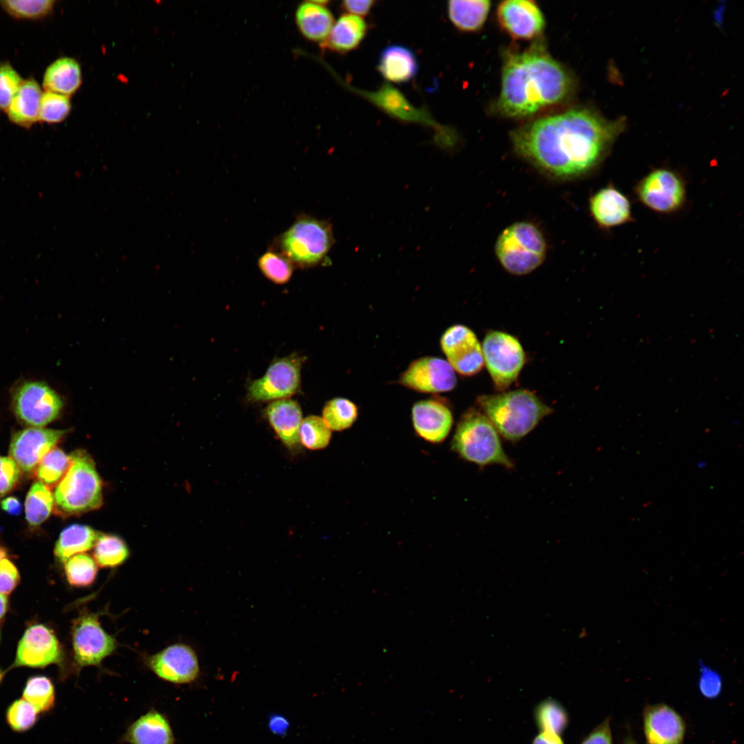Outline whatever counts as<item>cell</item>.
<instances>
[{
	"mask_svg": "<svg viewBox=\"0 0 744 744\" xmlns=\"http://www.w3.org/2000/svg\"><path fill=\"white\" fill-rule=\"evenodd\" d=\"M587 109H572L530 122L513 131L515 152L547 175L572 179L593 172L619 132Z\"/></svg>",
	"mask_w": 744,
	"mask_h": 744,
	"instance_id": "obj_1",
	"label": "cell"
},
{
	"mask_svg": "<svg viewBox=\"0 0 744 744\" xmlns=\"http://www.w3.org/2000/svg\"><path fill=\"white\" fill-rule=\"evenodd\" d=\"M572 80L564 67L541 47L507 56L496 109L502 116L525 117L566 99Z\"/></svg>",
	"mask_w": 744,
	"mask_h": 744,
	"instance_id": "obj_2",
	"label": "cell"
},
{
	"mask_svg": "<svg viewBox=\"0 0 744 744\" xmlns=\"http://www.w3.org/2000/svg\"><path fill=\"white\" fill-rule=\"evenodd\" d=\"M477 404L499 434L510 442L525 437L552 411L535 393L525 389L480 395Z\"/></svg>",
	"mask_w": 744,
	"mask_h": 744,
	"instance_id": "obj_3",
	"label": "cell"
},
{
	"mask_svg": "<svg viewBox=\"0 0 744 744\" xmlns=\"http://www.w3.org/2000/svg\"><path fill=\"white\" fill-rule=\"evenodd\" d=\"M498 431L486 416L477 409H470L460 418L451 446L461 457L479 466L499 464L513 466L506 454Z\"/></svg>",
	"mask_w": 744,
	"mask_h": 744,
	"instance_id": "obj_4",
	"label": "cell"
},
{
	"mask_svg": "<svg viewBox=\"0 0 744 744\" xmlns=\"http://www.w3.org/2000/svg\"><path fill=\"white\" fill-rule=\"evenodd\" d=\"M334 242L331 225L327 221L301 215L273 243L271 249L288 258L294 266L319 265Z\"/></svg>",
	"mask_w": 744,
	"mask_h": 744,
	"instance_id": "obj_5",
	"label": "cell"
},
{
	"mask_svg": "<svg viewBox=\"0 0 744 744\" xmlns=\"http://www.w3.org/2000/svg\"><path fill=\"white\" fill-rule=\"evenodd\" d=\"M70 457V467L54 491L57 507L69 515L100 508L103 504L102 482L92 458L83 450L73 452Z\"/></svg>",
	"mask_w": 744,
	"mask_h": 744,
	"instance_id": "obj_6",
	"label": "cell"
},
{
	"mask_svg": "<svg viewBox=\"0 0 744 744\" xmlns=\"http://www.w3.org/2000/svg\"><path fill=\"white\" fill-rule=\"evenodd\" d=\"M495 254L502 267L515 276L528 274L544 261L547 252L545 238L533 223L515 222L498 236Z\"/></svg>",
	"mask_w": 744,
	"mask_h": 744,
	"instance_id": "obj_7",
	"label": "cell"
},
{
	"mask_svg": "<svg viewBox=\"0 0 744 744\" xmlns=\"http://www.w3.org/2000/svg\"><path fill=\"white\" fill-rule=\"evenodd\" d=\"M484 363L495 389L504 391L519 376L525 363L523 347L515 336L500 331H488L483 340Z\"/></svg>",
	"mask_w": 744,
	"mask_h": 744,
	"instance_id": "obj_8",
	"label": "cell"
},
{
	"mask_svg": "<svg viewBox=\"0 0 744 744\" xmlns=\"http://www.w3.org/2000/svg\"><path fill=\"white\" fill-rule=\"evenodd\" d=\"M637 200L646 208L661 214L681 210L687 199L685 182L676 171L659 167L646 174L634 189Z\"/></svg>",
	"mask_w": 744,
	"mask_h": 744,
	"instance_id": "obj_9",
	"label": "cell"
},
{
	"mask_svg": "<svg viewBox=\"0 0 744 744\" xmlns=\"http://www.w3.org/2000/svg\"><path fill=\"white\" fill-rule=\"evenodd\" d=\"M304 360V357L296 353L275 360L263 376L249 385L248 400H278L296 393L300 385V372Z\"/></svg>",
	"mask_w": 744,
	"mask_h": 744,
	"instance_id": "obj_10",
	"label": "cell"
},
{
	"mask_svg": "<svg viewBox=\"0 0 744 744\" xmlns=\"http://www.w3.org/2000/svg\"><path fill=\"white\" fill-rule=\"evenodd\" d=\"M76 665H99L116 648V639L101 626L97 614L84 612L74 621L72 630Z\"/></svg>",
	"mask_w": 744,
	"mask_h": 744,
	"instance_id": "obj_11",
	"label": "cell"
},
{
	"mask_svg": "<svg viewBox=\"0 0 744 744\" xmlns=\"http://www.w3.org/2000/svg\"><path fill=\"white\" fill-rule=\"evenodd\" d=\"M13 407L17 416L23 422L40 428L59 416L63 402L59 395L45 383L30 382L17 389L13 397Z\"/></svg>",
	"mask_w": 744,
	"mask_h": 744,
	"instance_id": "obj_12",
	"label": "cell"
},
{
	"mask_svg": "<svg viewBox=\"0 0 744 744\" xmlns=\"http://www.w3.org/2000/svg\"><path fill=\"white\" fill-rule=\"evenodd\" d=\"M440 344L446 361L460 375H473L482 369V345L468 327L462 324L450 327L443 333Z\"/></svg>",
	"mask_w": 744,
	"mask_h": 744,
	"instance_id": "obj_13",
	"label": "cell"
},
{
	"mask_svg": "<svg viewBox=\"0 0 744 744\" xmlns=\"http://www.w3.org/2000/svg\"><path fill=\"white\" fill-rule=\"evenodd\" d=\"M400 382L418 392L437 393L453 389L457 379L446 360L428 356L413 361L401 375Z\"/></svg>",
	"mask_w": 744,
	"mask_h": 744,
	"instance_id": "obj_14",
	"label": "cell"
},
{
	"mask_svg": "<svg viewBox=\"0 0 744 744\" xmlns=\"http://www.w3.org/2000/svg\"><path fill=\"white\" fill-rule=\"evenodd\" d=\"M63 659L61 645L52 630L41 624L29 627L19 643L14 666L43 668Z\"/></svg>",
	"mask_w": 744,
	"mask_h": 744,
	"instance_id": "obj_15",
	"label": "cell"
},
{
	"mask_svg": "<svg viewBox=\"0 0 744 744\" xmlns=\"http://www.w3.org/2000/svg\"><path fill=\"white\" fill-rule=\"evenodd\" d=\"M66 433L64 430L31 427L12 437L9 454L24 472H31Z\"/></svg>",
	"mask_w": 744,
	"mask_h": 744,
	"instance_id": "obj_16",
	"label": "cell"
},
{
	"mask_svg": "<svg viewBox=\"0 0 744 744\" xmlns=\"http://www.w3.org/2000/svg\"><path fill=\"white\" fill-rule=\"evenodd\" d=\"M500 26L513 39L529 40L538 37L545 27L544 14L530 0H506L497 9Z\"/></svg>",
	"mask_w": 744,
	"mask_h": 744,
	"instance_id": "obj_17",
	"label": "cell"
},
{
	"mask_svg": "<svg viewBox=\"0 0 744 744\" xmlns=\"http://www.w3.org/2000/svg\"><path fill=\"white\" fill-rule=\"evenodd\" d=\"M149 668L161 679L173 683H188L199 672L197 655L185 644H175L149 657Z\"/></svg>",
	"mask_w": 744,
	"mask_h": 744,
	"instance_id": "obj_18",
	"label": "cell"
},
{
	"mask_svg": "<svg viewBox=\"0 0 744 744\" xmlns=\"http://www.w3.org/2000/svg\"><path fill=\"white\" fill-rule=\"evenodd\" d=\"M645 744H683L685 723L682 716L665 703L647 706L643 715Z\"/></svg>",
	"mask_w": 744,
	"mask_h": 744,
	"instance_id": "obj_19",
	"label": "cell"
},
{
	"mask_svg": "<svg viewBox=\"0 0 744 744\" xmlns=\"http://www.w3.org/2000/svg\"><path fill=\"white\" fill-rule=\"evenodd\" d=\"M589 209L601 229H612L633 220L629 198L612 184L600 188L590 196Z\"/></svg>",
	"mask_w": 744,
	"mask_h": 744,
	"instance_id": "obj_20",
	"label": "cell"
},
{
	"mask_svg": "<svg viewBox=\"0 0 744 744\" xmlns=\"http://www.w3.org/2000/svg\"><path fill=\"white\" fill-rule=\"evenodd\" d=\"M352 88L353 92L398 120L423 124L435 130L441 127L426 110L415 107L402 93L388 83H384L373 92Z\"/></svg>",
	"mask_w": 744,
	"mask_h": 744,
	"instance_id": "obj_21",
	"label": "cell"
},
{
	"mask_svg": "<svg viewBox=\"0 0 744 744\" xmlns=\"http://www.w3.org/2000/svg\"><path fill=\"white\" fill-rule=\"evenodd\" d=\"M411 417L417 435L433 444L440 443L446 439L453 423L450 409L435 400L416 402L411 410Z\"/></svg>",
	"mask_w": 744,
	"mask_h": 744,
	"instance_id": "obj_22",
	"label": "cell"
},
{
	"mask_svg": "<svg viewBox=\"0 0 744 744\" xmlns=\"http://www.w3.org/2000/svg\"><path fill=\"white\" fill-rule=\"evenodd\" d=\"M266 417L282 443L289 448L299 446V429L302 421L299 404L291 399H281L269 404Z\"/></svg>",
	"mask_w": 744,
	"mask_h": 744,
	"instance_id": "obj_23",
	"label": "cell"
},
{
	"mask_svg": "<svg viewBox=\"0 0 744 744\" xmlns=\"http://www.w3.org/2000/svg\"><path fill=\"white\" fill-rule=\"evenodd\" d=\"M43 91L34 77L23 79L5 112L13 124L29 129L39 121Z\"/></svg>",
	"mask_w": 744,
	"mask_h": 744,
	"instance_id": "obj_24",
	"label": "cell"
},
{
	"mask_svg": "<svg viewBox=\"0 0 744 744\" xmlns=\"http://www.w3.org/2000/svg\"><path fill=\"white\" fill-rule=\"evenodd\" d=\"M123 738L129 744H175L167 719L155 710L132 723Z\"/></svg>",
	"mask_w": 744,
	"mask_h": 744,
	"instance_id": "obj_25",
	"label": "cell"
},
{
	"mask_svg": "<svg viewBox=\"0 0 744 744\" xmlns=\"http://www.w3.org/2000/svg\"><path fill=\"white\" fill-rule=\"evenodd\" d=\"M82 79V70L79 61L73 57L61 56L45 68L42 87L45 91L70 97L81 87Z\"/></svg>",
	"mask_w": 744,
	"mask_h": 744,
	"instance_id": "obj_26",
	"label": "cell"
},
{
	"mask_svg": "<svg viewBox=\"0 0 744 744\" xmlns=\"http://www.w3.org/2000/svg\"><path fill=\"white\" fill-rule=\"evenodd\" d=\"M378 69L386 81L402 83L416 75L418 63L411 50L401 45H391L381 52Z\"/></svg>",
	"mask_w": 744,
	"mask_h": 744,
	"instance_id": "obj_27",
	"label": "cell"
},
{
	"mask_svg": "<svg viewBox=\"0 0 744 744\" xmlns=\"http://www.w3.org/2000/svg\"><path fill=\"white\" fill-rule=\"evenodd\" d=\"M322 1H306L296 13L298 27L302 34L313 41H324L333 25V17Z\"/></svg>",
	"mask_w": 744,
	"mask_h": 744,
	"instance_id": "obj_28",
	"label": "cell"
},
{
	"mask_svg": "<svg viewBox=\"0 0 744 744\" xmlns=\"http://www.w3.org/2000/svg\"><path fill=\"white\" fill-rule=\"evenodd\" d=\"M366 30L367 25L362 18L345 14L333 23L324 44L331 50L347 52L355 49L360 44Z\"/></svg>",
	"mask_w": 744,
	"mask_h": 744,
	"instance_id": "obj_29",
	"label": "cell"
},
{
	"mask_svg": "<svg viewBox=\"0 0 744 744\" xmlns=\"http://www.w3.org/2000/svg\"><path fill=\"white\" fill-rule=\"evenodd\" d=\"M490 1L487 0H451L447 3L448 16L458 30L476 32L480 30L488 15Z\"/></svg>",
	"mask_w": 744,
	"mask_h": 744,
	"instance_id": "obj_30",
	"label": "cell"
},
{
	"mask_svg": "<svg viewBox=\"0 0 744 744\" xmlns=\"http://www.w3.org/2000/svg\"><path fill=\"white\" fill-rule=\"evenodd\" d=\"M102 534L86 525H70L60 533L55 544L54 555L65 562L70 557L94 548Z\"/></svg>",
	"mask_w": 744,
	"mask_h": 744,
	"instance_id": "obj_31",
	"label": "cell"
},
{
	"mask_svg": "<svg viewBox=\"0 0 744 744\" xmlns=\"http://www.w3.org/2000/svg\"><path fill=\"white\" fill-rule=\"evenodd\" d=\"M54 497L48 486L41 482L30 487L25 501V519L32 526L40 525L50 516L54 504Z\"/></svg>",
	"mask_w": 744,
	"mask_h": 744,
	"instance_id": "obj_32",
	"label": "cell"
},
{
	"mask_svg": "<svg viewBox=\"0 0 744 744\" xmlns=\"http://www.w3.org/2000/svg\"><path fill=\"white\" fill-rule=\"evenodd\" d=\"M534 719L539 731L561 736L568 727V714L558 701L551 697L540 701L535 707Z\"/></svg>",
	"mask_w": 744,
	"mask_h": 744,
	"instance_id": "obj_33",
	"label": "cell"
},
{
	"mask_svg": "<svg viewBox=\"0 0 744 744\" xmlns=\"http://www.w3.org/2000/svg\"><path fill=\"white\" fill-rule=\"evenodd\" d=\"M94 549V559L100 567L114 568L125 562L129 557V549L119 537L102 534Z\"/></svg>",
	"mask_w": 744,
	"mask_h": 744,
	"instance_id": "obj_34",
	"label": "cell"
},
{
	"mask_svg": "<svg viewBox=\"0 0 744 744\" xmlns=\"http://www.w3.org/2000/svg\"><path fill=\"white\" fill-rule=\"evenodd\" d=\"M358 415V407L353 402L335 397L324 405L322 418L331 431H342L353 424Z\"/></svg>",
	"mask_w": 744,
	"mask_h": 744,
	"instance_id": "obj_35",
	"label": "cell"
},
{
	"mask_svg": "<svg viewBox=\"0 0 744 744\" xmlns=\"http://www.w3.org/2000/svg\"><path fill=\"white\" fill-rule=\"evenodd\" d=\"M56 3L54 0H3L0 1V7L16 19L41 20L52 13Z\"/></svg>",
	"mask_w": 744,
	"mask_h": 744,
	"instance_id": "obj_36",
	"label": "cell"
},
{
	"mask_svg": "<svg viewBox=\"0 0 744 744\" xmlns=\"http://www.w3.org/2000/svg\"><path fill=\"white\" fill-rule=\"evenodd\" d=\"M23 699L32 704L39 713L48 712L55 704L53 683L45 676L30 677L23 691Z\"/></svg>",
	"mask_w": 744,
	"mask_h": 744,
	"instance_id": "obj_37",
	"label": "cell"
},
{
	"mask_svg": "<svg viewBox=\"0 0 744 744\" xmlns=\"http://www.w3.org/2000/svg\"><path fill=\"white\" fill-rule=\"evenodd\" d=\"M64 563L67 579L72 586L85 587L94 582L97 574V564L89 555L79 553Z\"/></svg>",
	"mask_w": 744,
	"mask_h": 744,
	"instance_id": "obj_38",
	"label": "cell"
},
{
	"mask_svg": "<svg viewBox=\"0 0 744 744\" xmlns=\"http://www.w3.org/2000/svg\"><path fill=\"white\" fill-rule=\"evenodd\" d=\"M331 431L322 417L309 415L302 420L300 429V442L310 450H319L327 447L331 440Z\"/></svg>",
	"mask_w": 744,
	"mask_h": 744,
	"instance_id": "obj_39",
	"label": "cell"
},
{
	"mask_svg": "<svg viewBox=\"0 0 744 744\" xmlns=\"http://www.w3.org/2000/svg\"><path fill=\"white\" fill-rule=\"evenodd\" d=\"M72 103L69 96L51 92H43L39 114V121L48 124L63 122L69 116Z\"/></svg>",
	"mask_w": 744,
	"mask_h": 744,
	"instance_id": "obj_40",
	"label": "cell"
},
{
	"mask_svg": "<svg viewBox=\"0 0 744 744\" xmlns=\"http://www.w3.org/2000/svg\"><path fill=\"white\" fill-rule=\"evenodd\" d=\"M71 464V457L59 448L50 451L37 468V475L43 482L52 484L63 478Z\"/></svg>",
	"mask_w": 744,
	"mask_h": 744,
	"instance_id": "obj_41",
	"label": "cell"
},
{
	"mask_svg": "<svg viewBox=\"0 0 744 744\" xmlns=\"http://www.w3.org/2000/svg\"><path fill=\"white\" fill-rule=\"evenodd\" d=\"M258 265L265 277L278 285L287 283L290 280L294 267L288 258L271 249L259 258Z\"/></svg>",
	"mask_w": 744,
	"mask_h": 744,
	"instance_id": "obj_42",
	"label": "cell"
},
{
	"mask_svg": "<svg viewBox=\"0 0 744 744\" xmlns=\"http://www.w3.org/2000/svg\"><path fill=\"white\" fill-rule=\"evenodd\" d=\"M38 713L36 708L25 699H17L6 710V721L13 731L23 732L34 725L38 720Z\"/></svg>",
	"mask_w": 744,
	"mask_h": 744,
	"instance_id": "obj_43",
	"label": "cell"
},
{
	"mask_svg": "<svg viewBox=\"0 0 744 744\" xmlns=\"http://www.w3.org/2000/svg\"><path fill=\"white\" fill-rule=\"evenodd\" d=\"M23 80L9 62H0V110L6 111Z\"/></svg>",
	"mask_w": 744,
	"mask_h": 744,
	"instance_id": "obj_44",
	"label": "cell"
},
{
	"mask_svg": "<svg viewBox=\"0 0 744 744\" xmlns=\"http://www.w3.org/2000/svg\"><path fill=\"white\" fill-rule=\"evenodd\" d=\"M698 664L699 674L697 685L700 694L707 699H716L723 690L722 676L702 660H699Z\"/></svg>",
	"mask_w": 744,
	"mask_h": 744,
	"instance_id": "obj_45",
	"label": "cell"
},
{
	"mask_svg": "<svg viewBox=\"0 0 744 744\" xmlns=\"http://www.w3.org/2000/svg\"><path fill=\"white\" fill-rule=\"evenodd\" d=\"M20 476V470L14 461L8 457L0 456V496L10 492L16 485Z\"/></svg>",
	"mask_w": 744,
	"mask_h": 744,
	"instance_id": "obj_46",
	"label": "cell"
},
{
	"mask_svg": "<svg viewBox=\"0 0 744 744\" xmlns=\"http://www.w3.org/2000/svg\"><path fill=\"white\" fill-rule=\"evenodd\" d=\"M19 581V574L16 566L8 559L0 563V594H10Z\"/></svg>",
	"mask_w": 744,
	"mask_h": 744,
	"instance_id": "obj_47",
	"label": "cell"
},
{
	"mask_svg": "<svg viewBox=\"0 0 744 744\" xmlns=\"http://www.w3.org/2000/svg\"><path fill=\"white\" fill-rule=\"evenodd\" d=\"M580 744H613L610 719L606 718L582 740Z\"/></svg>",
	"mask_w": 744,
	"mask_h": 744,
	"instance_id": "obj_48",
	"label": "cell"
},
{
	"mask_svg": "<svg viewBox=\"0 0 744 744\" xmlns=\"http://www.w3.org/2000/svg\"><path fill=\"white\" fill-rule=\"evenodd\" d=\"M375 3L374 1H350L346 0L342 2L343 8L349 12V14L355 16H365L371 10Z\"/></svg>",
	"mask_w": 744,
	"mask_h": 744,
	"instance_id": "obj_49",
	"label": "cell"
},
{
	"mask_svg": "<svg viewBox=\"0 0 744 744\" xmlns=\"http://www.w3.org/2000/svg\"><path fill=\"white\" fill-rule=\"evenodd\" d=\"M288 721L280 715L275 714L269 718V727L271 732L282 736L287 733L289 729Z\"/></svg>",
	"mask_w": 744,
	"mask_h": 744,
	"instance_id": "obj_50",
	"label": "cell"
},
{
	"mask_svg": "<svg viewBox=\"0 0 744 744\" xmlns=\"http://www.w3.org/2000/svg\"><path fill=\"white\" fill-rule=\"evenodd\" d=\"M530 744H565L560 735L548 732L539 731L534 738L532 740Z\"/></svg>",
	"mask_w": 744,
	"mask_h": 744,
	"instance_id": "obj_51",
	"label": "cell"
},
{
	"mask_svg": "<svg viewBox=\"0 0 744 744\" xmlns=\"http://www.w3.org/2000/svg\"><path fill=\"white\" fill-rule=\"evenodd\" d=\"M1 508L7 513L11 515H18L21 512V504L20 501L14 497H8L2 500L1 504Z\"/></svg>",
	"mask_w": 744,
	"mask_h": 744,
	"instance_id": "obj_52",
	"label": "cell"
},
{
	"mask_svg": "<svg viewBox=\"0 0 744 744\" xmlns=\"http://www.w3.org/2000/svg\"><path fill=\"white\" fill-rule=\"evenodd\" d=\"M7 603L8 601L6 597L0 594V619H1L6 613Z\"/></svg>",
	"mask_w": 744,
	"mask_h": 744,
	"instance_id": "obj_53",
	"label": "cell"
},
{
	"mask_svg": "<svg viewBox=\"0 0 744 744\" xmlns=\"http://www.w3.org/2000/svg\"><path fill=\"white\" fill-rule=\"evenodd\" d=\"M623 744H637V743L635 742V741H634V740L633 738H632L631 737H627V738H626L625 739V741H624V742H623Z\"/></svg>",
	"mask_w": 744,
	"mask_h": 744,
	"instance_id": "obj_54",
	"label": "cell"
},
{
	"mask_svg": "<svg viewBox=\"0 0 744 744\" xmlns=\"http://www.w3.org/2000/svg\"><path fill=\"white\" fill-rule=\"evenodd\" d=\"M6 550L3 548H0V563L3 559L6 558Z\"/></svg>",
	"mask_w": 744,
	"mask_h": 744,
	"instance_id": "obj_55",
	"label": "cell"
},
{
	"mask_svg": "<svg viewBox=\"0 0 744 744\" xmlns=\"http://www.w3.org/2000/svg\"><path fill=\"white\" fill-rule=\"evenodd\" d=\"M2 677H3V674H2L1 671L0 670V682H1V679H2Z\"/></svg>",
	"mask_w": 744,
	"mask_h": 744,
	"instance_id": "obj_56",
	"label": "cell"
}]
</instances>
